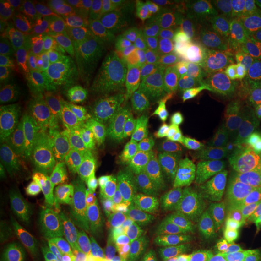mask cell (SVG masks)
Masks as SVG:
<instances>
[{
  "label": "cell",
  "mask_w": 261,
  "mask_h": 261,
  "mask_svg": "<svg viewBox=\"0 0 261 261\" xmlns=\"http://www.w3.org/2000/svg\"><path fill=\"white\" fill-rule=\"evenodd\" d=\"M255 35L261 37V0H255Z\"/></svg>",
  "instance_id": "cell-38"
},
{
  "label": "cell",
  "mask_w": 261,
  "mask_h": 261,
  "mask_svg": "<svg viewBox=\"0 0 261 261\" xmlns=\"http://www.w3.org/2000/svg\"><path fill=\"white\" fill-rule=\"evenodd\" d=\"M226 228L236 236L261 240V146L234 196Z\"/></svg>",
  "instance_id": "cell-10"
},
{
  "label": "cell",
  "mask_w": 261,
  "mask_h": 261,
  "mask_svg": "<svg viewBox=\"0 0 261 261\" xmlns=\"http://www.w3.org/2000/svg\"><path fill=\"white\" fill-rule=\"evenodd\" d=\"M38 24L29 17L18 2L3 0L0 3V46L2 54L18 55L31 42Z\"/></svg>",
  "instance_id": "cell-17"
},
{
  "label": "cell",
  "mask_w": 261,
  "mask_h": 261,
  "mask_svg": "<svg viewBox=\"0 0 261 261\" xmlns=\"http://www.w3.org/2000/svg\"><path fill=\"white\" fill-rule=\"evenodd\" d=\"M116 132L121 140L123 154L127 161L151 154L161 148L166 140L137 123H128Z\"/></svg>",
  "instance_id": "cell-26"
},
{
  "label": "cell",
  "mask_w": 261,
  "mask_h": 261,
  "mask_svg": "<svg viewBox=\"0 0 261 261\" xmlns=\"http://www.w3.org/2000/svg\"><path fill=\"white\" fill-rule=\"evenodd\" d=\"M106 184L119 215V228L136 230L150 220L169 225L198 197L188 152L169 139L151 154L128 160Z\"/></svg>",
  "instance_id": "cell-2"
},
{
  "label": "cell",
  "mask_w": 261,
  "mask_h": 261,
  "mask_svg": "<svg viewBox=\"0 0 261 261\" xmlns=\"http://www.w3.org/2000/svg\"><path fill=\"white\" fill-rule=\"evenodd\" d=\"M162 2L158 0H127L116 5V12L127 23L133 25L138 19L152 10L160 8Z\"/></svg>",
  "instance_id": "cell-32"
},
{
  "label": "cell",
  "mask_w": 261,
  "mask_h": 261,
  "mask_svg": "<svg viewBox=\"0 0 261 261\" xmlns=\"http://www.w3.org/2000/svg\"><path fill=\"white\" fill-rule=\"evenodd\" d=\"M91 165H92L94 178L106 181L108 169V152L102 140L92 138V151H91Z\"/></svg>",
  "instance_id": "cell-34"
},
{
  "label": "cell",
  "mask_w": 261,
  "mask_h": 261,
  "mask_svg": "<svg viewBox=\"0 0 261 261\" xmlns=\"http://www.w3.org/2000/svg\"><path fill=\"white\" fill-rule=\"evenodd\" d=\"M76 123L77 112L75 98L74 102L67 107L62 115L47 121L37 132L42 160L63 188L70 184L74 179L68 162V151L71 130Z\"/></svg>",
  "instance_id": "cell-8"
},
{
  "label": "cell",
  "mask_w": 261,
  "mask_h": 261,
  "mask_svg": "<svg viewBox=\"0 0 261 261\" xmlns=\"http://www.w3.org/2000/svg\"><path fill=\"white\" fill-rule=\"evenodd\" d=\"M231 0H201L194 16L187 22L190 35L223 45Z\"/></svg>",
  "instance_id": "cell-21"
},
{
  "label": "cell",
  "mask_w": 261,
  "mask_h": 261,
  "mask_svg": "<svg viewBox=\"0 0 261 261\" xmlns=\"http://www.w3.org/2000/svg\"><path fill=\"white\" fill-rule=\"evenodd\" d=\"M162 259L165 261H189V260L181 259V257H178V256L168 255V254H165V253H162Z\"/></svg>",
  "instance_id": "cell-39"
},
{
  "label": "cell",
  "mask_w": 261,
  "mask_h": 261,
  "mask_svg": "<svg viewBox=\"0 0 261 261\" xmlns=\"http://www.w3.org/2000/svg\"><path fill=\"white\" fill-rule=\"evenodd\" d=\"M201 0H166L163 5L188 22L200 6Z\"/></svg>",
  "instance_id": "cell-35"
},
{
  "label": "cell",
  "mask_w": 261,
  "mask_h": 261,
  "mask_svg": "<svg viewBox=\"0 0 261 261\" xmlns=\"http://www.w3.org/2000/svg\"><path fill=\"white\" fill-rule=\"evenodd\" d=\"M117 86L135 93L163 129L171 133L180 145L187 144V120L178 98L168 87L165 77L150 84H137L123 80Z\"/></svg>",
  "instance_id": "cell-9"
},
{
  "label": "cell",
  "mask_w": 261,
  "mask_h": 261,
  "mask_svg": "<svg viewBox=\"0 0 261 261\" xmlns=\"http://www.w3.org/2000/svg\"><path fill=\"white\" fill-rule=\"evenodd\" d=\"M91 151H92V138L85 135L79 126L71 130L69 140L68 162L74 177H93L94 173L91 165Z\"/></svg>",
  "instance_id": "cell-28"
},
{
  "label": "cell",
  "mask_w": 261,
  "mask_h": 261,
  "mask_svg": "<svg viewBox=\"0 0 261 261\" xmlns=\"http://www.w3.org/2000/svg\"><path fill=\"white\" fill-rule=\"evenodd\" d=\"M158 261H165L162 259V252H160V254H159V259H158Z\"/></svg>",
  "instance_id": "cell-41"
},
{
  "label": "cell",
  "mask_w": 261,
  "mask_h": 261,
  "mask_svg": "<svg viewBox=\"0 0 261 261\" xmlns=\"http://www.w3.org/2000/svg\"><path fill=\"white\" fill-rule=\"evenodd\" d=\"M32 174L24 169L0 166V201L2 205L15 203L24 194Z\"/></svg>",
  "instance_id": "cell-29"
},
{
  "label": "cell",
  "mask_w": 261,
  "mask_h": 261,
  "mask_svg": "<svg viewBox=\"0 0 261 261\" xmlns=\"http://www.w3.org/2000/svg\"><path fill=\"white\" fill-rule=\"evenodd\" d=\"M233 261H261V240L241 250Z\"/></svg>",
  "instance_id": "cell-36"
},
{
  "label": "cell",
  "mask_w": 261,
  "mask_h": 261,
  "mask_svg": "<svg viewBox=\"0 0 261 261\" xmlns=\"http://www.w3.org/2000/svg\"><path fill=\"white\" fill-rule=\"evenodd\" d=\"M249 52L252 54L254 60L257 62V64L261 67V37L255 39L252 46L249 47Z\"/></svg>",
  "instance_id": "cell-37"
},
{
  "label": "cell",
  "mask_w": 261,
  "mask_h": 261,
  "mask_svg": "<svg viewBox=\"0 0 261 261\" xmlns=\"http://www.w3.org/2000/svg\"><path fill=\"white\" fill-rule=\"evenodd\" d=\"M3 90L19 94L38 129L62 115L77 94L76 89L63 86L42 73L29 57L21 58L18 69L6 81Z\"/></svg>",
  "instance_id": "cell-4"
},
{
  "label": "cell",
  "mask_w": 261,
  "mask_h": 261,
  "mask_svg": "<svg viewBox=\"0 0 261 261\" xmlns=\"http://www.w3.org/2000/svg\"><path fill=\"white\" fill-rule=\"evenodd\" d=\"M112 44L122 56L125 80L137 84H150L165 77L167 64L158 47L148 39H133Z\"/></svg>",
  "instance_id": "cell-13"
},
{
  "label": "cell",
  "mask_w": 261,
  "mask_h": 261,
  "mask_svg": "<svg viewBox=\"0 0 261 261\" xmlns=\"http://www.w3.org/2000/svg\"><path fill=\"white\" fill-rule=\"evenodd\" d=\"M223 69L233 93L261 115V67L249 50L224 51Z\"/></svg>",
  "instance_id": "cell-14"
},
{
  "label": "cell",
  "mask_w": 261,
  "mask_h": 261,
  "mask_svg": "<svg viewBox=\"0 0 261 261\" xmlns=\"http://www.w3.org/2000/svg\"><path fill=\"white\" fill-rule=\"evenodd\" d=\"M132 27L151 42L173 40L190 35L187 22L166 8L163 2L160 8L142 16Z\"/></svg>",
  "instance_id": "cell-22"
},
{
  "label": "cell",
  "mask_w": 261,
  "mask_h": 261,
  "mask_svg": "<svg viewBox=\"0 0 261 261\" xmlns=\"http://www.w3.org/2000/svg\"><path fill=\"white\" fill-rule=\"evenodd\" d=\"M84 8L91 28L102 41L119 42L133 40V39L137 40L145 39L132 25L127 23L117 12H114L104 6L93 4H86L84 5Z\"/></svg>",
  "instance_id": "cell-24"
},
{
  "label": "cell",
  "mask_w": 261,
  "mask_h": 261,
  "mask_svg": "<svg viewBox=\"0 0 261 261\" xmlns=\"http://www.w3.org/2000/svg\"><path fill=\"white\" fill-rule=\"evenodd\" d=\"M99 139L102 140L108 152V169L106 175L107 181L119 174V172L123 168L127 160L125 158V154H123L121 140H120L116 130H110V132L104 133Z\"/></svg>",
  "instance_id": "cell-30"
},
{
  "label": "cell",
  "mask_w": 261,
  "mask_h": 261,
  "mask_svg": "<svg viewBox=\"0 0 261 261\" xmlns=\"http://www.w3.org/2000/svg\"><path fill=\"white\" fill-rule=\"evenodd\" d=\"M71 261H117L109 241L83 243L74 253Z\"/></svg>",
  "instance_id": "cell-31"
},
{
  "label": "cell",
  "mask_w": 261,
  "mask_h": 261,
  "mask_svg": "<svg viewBox=\"0 0 261 261\" xmlns=\"http://www.w3.org/2000/svg\"><path fill=\"white\" fill-rule=\"evenodd\" d=\"M152 44L158 47L168 67L180 69L223 68V45L192 35L167 41H156Z\"/></svg>",
  "instance_id": "cell-12"
},
{
  "label": "cell",
  "mask_w": 261,
  "mask_h": 261,
  "mask_svg": "<svg viewBox=\"0 0 261 261\" xmlns=\"http://www.w3.org/2000/svg\"><path fill=\"white\" fill-rule=\"evenodd\" d=\"M198 196L221 210L261 133V115L233 92L201 107H181Z\"/></svg>",
  "instance_id": "cell-1"
},
{
  "label": "cell",
  "mask_w": 261,
  "mask_h": 261,
  "mask_svg": "<svg viewBox=\"0 0 261 261\" xmlns=\"http://www.w3.org/2000/svg\"><path fill=\"white\" fill-rule=\"evenodd\" d=\"M37 132L38 127L19 94L3 90L0 103V136L22 140Z\"/></svg>",
  "instance_id": "cell-23"
},
{
  "label": "cell",
  "mask_w": 261,
  "mask_h": 261,
  "mask_svg": "<svg viewBox=\"0 0 261 261\" xmlns=\"http://www.w3.org/2000/svg\"><path fill=\"white\" fill-rule=\"evenodd\" d=\"M18 4L25 10L38 27H45L56 10L58 2L52 0H18Z\"/></svg>",
  "instance_id": "cell-33"
},
{
  "label": "cell",
  "mask_w": 261,
  "mask_h": 261,
  "mask_svg": "<svg viewBox=\"0 0 261 261\" xmlns=\"http://www.w3.org/2000/svg\"><path fill=\"white\" fill-rule=\"evenodd\" d=\"M115 85L100 87H84L76 96V125L90 138H100L109 125V97Z\"/></svg>",
  "instance_id": "cell-18"
},
{
  "label": "cell",
  "mask_w": 261,
  "mask_h": 261,
  "mask_svg": "<svg viewBox=\"0 0 261 261\" xmlns=\"http://www.w3.org/2000/svg\"><path fill=\"white\" fill-rule=\"evenodd\" d=\"M123 80L122 56L112 42H100L85 55L81 83L86 87L119 85Z\"/></svg>",
  "instance_id": "cell-16"
},
{
  "label": "cell",
  "mask_w": 261,
  "mask_h": 261,
  "mask_svg": "<svg viewBox=\"0 0 261 261\" xmlns=\"http://www.w3.org/2000/svg\"><path fill=\"white\" fill-rule=\"evenodd\" d=\"M110 244L117 261H158L161 252L150 238L140 236L133 228H115Z\"/></svg>",
  "instance_id": "cell-25"
},
{
  "label": "cell",
  "mask_w": 261,
  "mask_h": 261,
  "mask_svg": "<svg viewBox=\"0 0 261 261\" xmlns=\"http://www.w3.org/2000/svg\"><path fill=\"white\" fill-rule=\"evenodd\" d=\"M166 238L177 255L200 257L217 248L220 240V228L204 215L187 213L168 225Z\"/></svg>",
  "instance_id": "cell-11"
},
{
  "label": "cell",
  "mask_w": 261,
  "mask_h": 261,
  "mask_svg": "<svg viewBox=\"0 0 261 261\" xmlns=\"http://www.w3.org/2000/svg\"><path fill=\"white\" fill-rule=\"evenodd\" d=\"M0 166L24 169L31 174H39L42 169L33 150L23 140L0 137Z\"/></svg>",
  "instance_id": "cell-27"
},
{
  "label": "cell",
  "mask_w": 261,
  "mask_h": 261,
  "mask_svg": "<svg viewBox=\"0 0 261 261\" xmlns=\"http://www.w3.org/2000/svg\"><path fill=\"white\" fill-rule=\"evenodd\" d=\"M165 80L181 107H201L233 92L223 68L166 67Z\"/></svg>",
  "instance_id": "cell-7"
},
{
  "label": "cell",
  "mask_w": 261,
  "mask_h": 261,
  "mask_svg": "<svg viewBox=\"0 0 261 261\" xmlns=\"http://www.w3.org/2000/svg\"><path fill=\"white\" fill-rule=\"evenodd\" d=\"M50 238V224L40 211H15L2 221L0 256L2 260H14L37 255L46 248Z\"/></svg>",
  "instance_id": "cell-5"
},
{
  "label": "cell",
  "mask_w": 261,
  "mask_h": 261,
  "mask_svg": "<svg viewBox=\"0 0 261 261\" xmlns=\"http://www.w3.org/2000/svg\"><path fill=\"white\" fill-rule=\"evenodd\" d=\"M22 261H47L45 259H31V260H22Z\"/></svg>",
  "instance_id": "cell-40"
},
{
  "label": "cell",
  "mask_w": 261,
  "mask_h": 261,
  "mask_svg": "<svg viewBox=\"0 0 261 261\" xmlns=\"http://www.w3.org/2000/svg\"><path fill=\"white\" fill-rule=\"evenodd\" d=\"M46 28L76 48L83 57L103 42L91 28L84 5L76 2H58Z\"/></svg>",
  "instance_id": "cell-15"
},
{
  "label": "cell",
  "mask_w": 261,
  "mask_h": 261,
  "mask_svg": "<svg viewBox=\"0 0 261 261\" xmlns=\"http://www.w3.org/2000/svg\"><path fill=\"white\" fill-rule=\"evenodd\" d=\"M29 47L33 62L51 79L67 87L81 83L84 57L50 29L39 27Z\"/></svg>",
  "instance_id": "cell-6"
},
{
  "label": "cell",
  "mask_w": 261,
  "mask_h": 261,
  "mask_svg": "<svg viewBox=\"0 0 261 261\" xmlns=\"http://www.w3.org/2000/svg\"><path fill=\"white\" fill-rule=\"evenodd\" d=\"M255 39V2L232 0L224 33V51L249 50Z\"/></svg>",
  "instance_id": "cell-20"
},
{
  "label": "cell",
  "mask_w": 261,
  "mask_h": 261,
  "mask_svg": "<svg viewBox=\"0 0 261 261\" xmlns=\"http://www.w3.org/2000/svg\"><path fill=\"white\" fill-rule=\"evenodd\" d=\"M63 191L68 212L83 243L109 241L120 223L106 181L93 177H74Z\"/></svg>",
  "instance_id": "cell-3"
},
{
  "label": "cell",
  "mask_w": 261,
  "mask_h": 261,
  "mask_svg": "<svg viewBox=\"0 0 261 261\" xmlns=\"http://www.w3.org/2000/svg\"><path fill=\"white\" fill-rule=\"evenodd\" d=\"M109 125L108 132L119 130L128 123H137L155 135H161L163 127L130 91L115 85L109 97Z\"/></svg>",
  "instance_id": "cell-19"
}]
</instances>
